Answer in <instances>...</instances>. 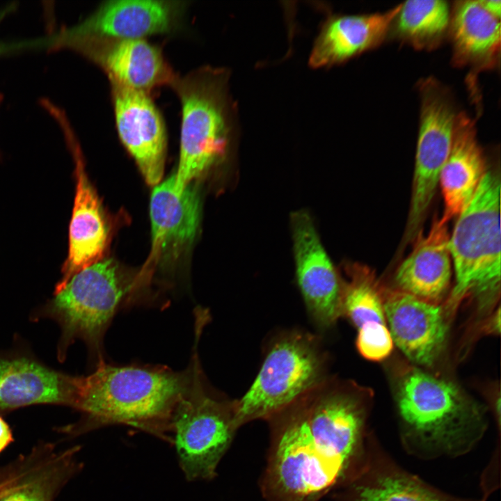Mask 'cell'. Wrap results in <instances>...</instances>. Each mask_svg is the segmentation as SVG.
Here are the masks:
<instances>
[{
	"instance_id": "1",
	"label": "cell",
	"mask_w": 501,
	"mask_h": 501,
	"mask_svg": "<svg viewBox=\"0 0 501 501\" xmlns=\"http://www.w3.org/2000/svg\"><path fill=\"white\" fill-rule=\"evenodd\" d=\"M367 418L352 399L317 390L275 417L262 490L270 501H318L367 456Z\"/></svg>"
},
{
	"instance_id": "2",
	"label": "cell",
	"mask_w": 501,
	"mask_h": 501,
	"mask_svg": "<svg viewBox=\"0 0 501 501\" xmlns=\"http://www.w3.org/2000/svg\"><path fill=\"white\" fill-rule=\"evenodd\" d=\"M193 366L182 372L164 367L113 366L100 363L79 377L75 407L92 427L121 424L173 443L175 408L191 381Z\"/></svg>"
},
{
	"instance_id": "3",
	"label": "cell",
	"mask_w": 501,
	"mask_h": 501,
	"mask_svg": "<svg viewBox=\"0 0 501 501\" xmlns=\"http://www.w3.org/2000/svg\"><path fill=\"white\" fill-rule=\"evenodd\" d=\"M396 404L401 445L418 459L463 456L477 445L487 427L482 406L452 382L420 369L401 376Z\"/></svg>"
},
{
	"instance_id": "4",
	"label": "cell",
	"mask_w": 501,
	"mask_h": 501,
	"mask_svg": "<svg viewBox=\"0 0 501 501\" xmlns=\"http://www.w3.org/2000/svg\"><path fill=\"white\" fill-rule=\"evenodd\" d=\"M228 72L200 66L176 74L170 85L182 106L180 157L175 186L182 191L228 156L235 131Z\"/></svg>"
},
{
	"instance_id": "5",
	"label": "cell",
	"mask_w": 501,
	"mask_h": 501,
	"mask_svg": "<svg viewBox=\"0 0 501 501\" xmlns=\"http://www.w3.org/2000/svg\"><path fill=\"white\" fill-rule=\"evenodd\" d=\"M450 250L455 273L450 307L473 294L480 308L495 303L500 288V180L487 170L474 196L457 216Z\"/></svg>"
},
{
	"instance_id": "6",
	"label": "cell",
	"mask_w": 501,
	"mask_h": 501,
	"mask_svg": "<svg viewBox=\"0 0 501 501\" xmlns=\"http://www.w3.org/2000/svg\"><path fill=\"white\" fill-rule=\"evenodd\" d=\"M143 287L126 274L112 259L102 260L74 274L47 305V313L61 327L59 357L68 346L83 340L104 361L101 347L104 335L120 308Z\"/></svg>"
},
{
	"instance_id": "7",
	"label": "cell",
	"mask_w": 501,
	"mask_h": 501,
	"mask_svg": "<svg viewBox=\"0 0 501 501\" xmlns=\"http://www.w3.org/2000/svg\"><path fill=\"white\" fill-rule=\"evenodd\" d=\"M325 357L312 336L292 332L268 350L251 386L234 401L235 423L271 420L326 381Z\"/></svg>"
},
{
	"instance_id": "8",
	"label": "cell",
	"mask_w": 501,
	"mask_h": 501,
	"mask_svg": "<svg viewBox=\"0 0 501 501\" xmlns=\"http://www.w3.org/2000/svg\"><path fill=\"white\" fill-rule=\"evenodd\" d=\"M191 363V383L173 417V445L186 478L208 480L216 475L217 466L238 429L234 401L219 399L206 389L196 351Z\"/></svg>"
},
{
	"instance_id": "9",
	"label": "cell",
	"mask_w": 501,
	"mask_h": 501,
	"mask_svg": "<svg viewBox=\"0 0 501 501\" xmlns=\"http://www.w3.org/2000/svg\"><path fill=\"white\" fill-rule=\"evenodd\" d=\"M418 138L406 242L419 234L438 185L440 171L450 154L456 114L451 101L438 86L422 88Z\"/></svg>"
},
{
	"instance_id": "10",
	"label": "cell",
	"mask_w": 501,
	"mask_h": 501,
	"mask_svg": "<svg viewBox=\"0 0 501 501\" xmlns=\"http://www.w3.org/2000/svg\"><path fill=\"white\" fill-rule=\"evenodd\" d=\"M48 50L68 49L102 69L109 81L150 93L154 87L170 85L177 74L161 49L145 38L47 37Z\"/></svg>"
},
{
	"instance_id": "11",
	"label": "cell",
	"mask_w": 501,
	"mask_h": 501,
	"mask_svg": "<svg viewBox=\"0 0 501 501\" xmlns=\"http://www.w3.org/2000/svg\"><path fill=\"white\" fill-rule=\"evenodd\" d=\"M198 189L189 184L175 186V175L156 185L150 203L152 241L150 255L138 277L148 285L157 267L177 259L191 245L201 218Z\"/></svg>"
},
{
	"instance_id": "12",
	"label": "cell",
	"mask_w": 501,
	"mask_h": 501,
	"mask_svg": "<svg viewBox=\"0 0 501 501\" xmlns=\"http://www.w3.org/2000/svg\"><path fill=\"white\" fill-rule=\"evenodd\" d=\"M56 121L74 161L76 189L69 227L68 253L54 294L60 292L74 274L104 259L109 236L102 205L86 173L83 154L70 122L64 115Z\"/></svg>"
},
{
	"instance_id": "13",
	"label": "cell",
	"mask_w": 501,
	"mask_h": 501,
	"mask_svg": "<svg viewBox=\"0 0 501 501\" xmlns=\"http://www.w3.org/2000/svg\"><path fill=\"white\" fill-rule=\"evenodd\" d=\"M109 81L119 138L147 184L156 186L164 175L167 152L164 118L150 93Z\"/></svg>"
},
{
	"instance_id": "14",
	"label": "cell",
	"mask_w": 501,
	"mask_h": 501,
	"mask_svg": "<svg viewBox=\"0 0 501 501\" xmlns=\"http://www.w3.org/2000/svg\"><path fill=\"white\" fill-rule=\"evenodd\" d=\"M297 283L305 305L322 327L342 316V283L321 244L310 215L297 211L291 216Z\"/></svg>"
},
{
	"instance_id": "15",
	"label": "cell",
	"mask_w": 501,
	"mask_h": 501,
	"mask_svg": "<svg viewBox=\"0 0 501 501\" xmlns=\"http://www.w3.org/2000/svg\"><path fill=\"white\" fill-rule=\"evenodd\" d=\"M186 3L184 0L104 1L81 21L51 35L134 38L169 33L178 28Z\"/></svg>"
},
{
	"instance_id": "16",
	"label": "cell",
	"mask_w": 501,
	"mask_h": 501,
	"mask_svg": "<svg viewBox=\"0 0 501 501\" xmlns=\"http://www.w3.org/2000/svg\"><path fill=\"white\" fill-rule=\"evenodd\" d=\"M342 488L340 501H479L447 494L408 472L383 450L372 434L363 467Z\"/></svg>"
},
{
	"instance_id": "17",
	"label": "cell",
	"mask_w": 501,
	"mask_h": 501,
	"mask_svg": "<svg viewBox=\"0 0 501 501\" xmlns=\"http://www.w3.org/2000/svg\"><path fill=\"white\" fill-rule=\"evenodd\" d=\"M385 319L393 342L412 362L432 365L445 347L447 323L438 303L403 292L384 300Z\"/></svg>"
},
{
	"instance_id": "18",
	"label": "cell",
	"mask_w": 501,
	"mask_h": 501,
	"mask_svg": "<svg viewBox=\"0 0 501 501\" xmlns=\"http://www.w3.org/2000/svg\"><path fill=\"white\" fill-rule=\"evenodd\" d=\"M448 221L435 218L428 234H418L414 248L396 271L401 292L437 303L447 292L452 276Z\"/></svg>"
},
{
	"instance_id": "19",
	"label": "cell",
	"mask_w": 501,
	"mask_h": 501,
	"mask_svg": "<svg viewBox=\"0 0 501 501\" xmlns=\"http://www.w3.org/2000/svg\"><path fill=\"white\" fill-rule=\"evenodd\" d=\"M400 8L401 4L384 13L329 16L315 40L309 65L330 67L372 48L384 38Z\"/></svg>"
},
{
	"instance_id": "20",
	"label": "cell",
	"mask_w": 501,
	"mask_h": 501,
	"mask_svg": "<svg viewBox=\"0 0 501 501\" xmlns=\"http://www.w3.org/2000/svg\"><path fill=\"white\" fill-rule=\"evenodd\" d=\"M78 378L26 358L0 360V409L35 404L74 406Z\"/></svg>"
},
{
	"instance_id": "21",
	"label": "cell",
	"mask_w": 501,
	"mask_h": 501,
	"mask_svg": "<svg viewBox=\"0 0 501 501\" xmlns=\"http://www.w3.org/2000/svg\"><path fill=\"white\" fill-rule=\"evenodd\" d=\"M486 171L475 124L461 113L456 116L452 148L439 176L445 206L443 218L449 221L463 212Z\"/></svg>"
},
{
	"instance_id": "22",
	"label": "cell",
	"mask_w": 501,
	"mask_h": 501,
	"mask_svg": "<svg viewBox=\"0 0 501 501\" xmlns=\"http://www.w3.org/2000/svg\"><path fill=\"white\" fill-rule=\"evenodd\" d=\"M452 32L456 56L463 61L491 62L500 50V19L486 11L479 1L457 3Z\"/></svg>"
},
{
	"instance_id": "23",
	"label": "cell",
	"mask_w": 501,
	"mask_h": 501,
	"mask_svg": "<svg viewBox=\"0 0 501 501\" xmlns=\"http://www.w3.org/2000/svg\"><path fill=\"white\" fill-rule=\"evenodd\" d=\"M397 28L404 39L417 47L436 44L450 22V10L441 0H414L401 4Z\"/></svg>"
},
{
	"instance_id": "24",
	"label": "cell",
	"mask_w": 501,
	"mask_h": 501,
	"mask_svg": "<svg viewBox=\"0 0 501 501\" xmlns=\"http://www.w3.org/2000/svg\"><path fill=\"white\" fill-rule=\"evenodd\" d=\"M342 283V315H346L358 329L371 323L386 324L384 299L373 276L359 267L349 271Z\"/></svg>"
},
{
	"instance_id": "25",
	"label": "cell",
	"mask_w": 501,
	"mask_h": 501,
	"mask_svg": "<svg viewBox=\"0 0 501 501\" xmlns=\"http://www.w3.org/2000/svg\"><path fill=\"white\" fill-rule=\"evenodd\" d=\"M63 472L43 470L0 489V501H51Z\"/></svg>"
},
{
	"instance_id": "26",
	"label": "cell",
	"mask_w": 501,
	"mask_h": 501,
	"mask_svg": "<svg viewBox=\"0 0 501 501\" xmlns=\"http://www.w3.org/2000/svg\"><path fill=\"white\" fill-rule=\"evenodd\" d=\"M393 340L386 324L371 323L358 329L356 347L362 356L372 361L386 358L393 349Z\"/></svg>"
},
{
	"instance_id": "27",
	"label": "cell",
	"mask_w": 501,
	"mask_h": 501,
	"mask_svg": "<svg viewBox=\"0 0 501 501\" xmlns=\"http://www.w3.org/2000/svg\"><path fill=\"white\" fill-rule=\"evenodd\" d=\"M17 8L15 3H10L0 9V23L10 13H12ZM26 49V42H19L15 43H7L0 41V56L17 51L19 50Z\"/></svg>"
},
{
	"instance_id": "28",
	"label": "cell",
	"mask_w": 501,
	"mask_h": 501,
	"mask_svg": "<svg viewBox=\"0 0 501 501\" xmlns=\"http://www.w3.org/2000/svg\"><path fill=\"white\" fill-rule=\"evenodd\" d=\"M12 434L8 424L0 417V452L12 441Z\"/></svg>"
},
{
	"instance_id": "29",
	"label": "cell",
	"mask_w": 501,
	"mask_h": 501,
	"mask_svg": "<svg viewBox=\"0 0 501 501\" xmlns=\"http://www.w3.org/2000/svg\"><path fill=\"white\" fill-rule=\"evenodd\" d=\"M481 6L489 13L500 19L501 13V1L499 0L479 1Z\"/></svg>"
},
{
	"instance_id": "30",
	"label": "cell",
	"mask_w": 501,
	"mask_h": 501,
	"mask_svg": "<svg viewBox=\"0 0 501 501\" xmlns=\"http://www.w3.org/2000/svg\"><path fill=\"white\" fill-rule=\"evenodd\" d=\"M486 329L490 332L495 334H499L500 331V308H498L497 311L490 318L489 321L487 324Z\"/></svg>"
},
{
	"instance_id": "31",
	"label": "cell",
	"mask_w": 501,
	"mask_h": 501,
	"mask_svg": "<svg viewBox=\"0 0 501 501\" xmlns=\"http://www.w3.org/2000/svg\"><path fill=\"white\" fill-rule=\"evenodd\" d=\"M3 100V95L0 93V104Z\"/></svg>"
}]
</instances>
